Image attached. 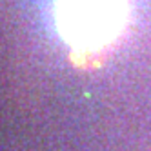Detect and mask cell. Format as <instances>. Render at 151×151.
I'll use <instances>...</instances> for the list:
<instances>
[{
	"instance_id": "obj_1",
	"label": "cell",
	"mask_w": 151,
	"mask_h": 151,
	"mask_svg": "<svg viewBox=\"0 0 151 151\" xmlns=\"http://www.w3.org/2000/svg\"><path fill=\"white\" fill-rule=\"evenodd\" d=\"M62 38L78 49H96L118 37L127 17V0H57Z\"/></svg>"
}]
</instances>
